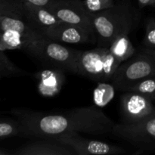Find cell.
<instances>
[{
    "label": "cell",
    "mask_w": 155,
    "mask_h": 155,
    "mask_svg": "<svg viewBox=\"0 0 155 155\" xmlns=\"http://www.w3.org/2000/svg\"><path fill=\"white\" fill-rule=\"evenodd\" d=\"M10 114L19 123V136L36 139L68 133L105 135L111 133L115 125L101 109L94 105L61 112L14 108Z\"/></svg>",
    "instance_id": "1"
},
{
    "label": "cell",
    "mask_w": 155,
    "mask_h": 155,
    "mask_svg": "<svg viewBox=\"0 0 155 155\" xmlns=\"http://www.w3.org/2000/svg\"><path fill=\"white\" fill-rule=\"evenodd\" d=\"M45 38L24 18L0 16V41L7 45L8 50H23L43 63L42 45Z\"/></svg>",
    "instance_id": "2"
},
{
    "label": "cell",
    "mask_w": 155,
    "mask_h": 155,
    "mask_svg": "<svg viewBox=\"0 0 155 155\" xmlns=\"http://www.w3.org/2000/svg\"><path fill=\"white\" fill-rule=\"evenodd\" d=\"M136 15L127 2L115 4L101 12L91 13L92 25L98 45L108 48L117 36L130 33L134 27Z\"/></svg>",
    "instance_id": "3"
},
{
    "label": "cell",
    "mask_w": 155,
    "mask_h": 155,
    "mask_svg": "<svg viewBox=\"0 0 155 155\" xmlns=\"http://www.w3.org/2000/svg\"><path fill=\"white\" fill-rule=\"evenodd\" d=\"M107 47L82 51L78 61V74L97 82L110 81L121 64Z\"/></svg>",
    "instance_id": "4"
},
{
    "label": "cell",
    "mask_w": 155,
    "mask_h": 155,
    "mask_svg": "<svg viewBox=\"0 0 155 155\" xmlns=\"http://www.w3.org/2000/svg\"><path fill=\"white\" fill-rule=\"evenodd\" d=\"M151 77H155V61L151 56L142 51L127 62H123L110 82L115 89L128 91L137 83Z\"/></svg>",
    "instance_id": "5"
},
{
    "label": "cell",
    "mask_w": 155,
    "mask_h": 155,
    "mask_svg": "<svg viewBox=\"0 0 155 155\" xmlns=\"http://www.w3.org/2000/svg\"><path fill=\"white\" fill-rule=\"evenodd\" d=\"M81 51L46 37L42 45L43 63L64 72L78 74V61Z\"/></svg>",
    "instance_id": "6"
},
{
    "label": "cell",
    "mask_w": 155,
    "mask_h": 155,
    "mask_svg": "<svg viewBox=\"0 0 155 155\" xmlns=\"http://www.w3.org/2000/svg\"><path fill=\"white\" fill-rule=\"evenodd\" d=\"M47 139H51L71 148L76 155L119 154L125 152L124 148L121 147L86 139L79 133H68Z\"/></svg>",
    "instance_id": "7"
},
{
    "label": "cell",
    "mask_w": 155,
    "mask_h": 155,
    "mask_svg": "<svg viewBox=\"0 0 155 155\" xmlns=\"http://www.w3.org/2000/svg\"><path fill=\"white\" fill-rule=\"evenodd\" d=\"M46 7L61 22L94 30L91 13L82 0H50Z\"/></svg>",
    "instance_id": "8"
},
{
    "label": "cell",
    "mask_w": 155,
    "mask_h": 155,
    "mask_svg": "<svg viewBox=\"0 0 155 155\" xmlns=\"http://www.w3.org/2000/svg\"><path fill=\"white\" fill-rule=\"evenodd\" d=\"M111 134L136 145L155 143V114L139 122L115 124Z\"/></svg>",
    "instance_id": "9"
},
{
    "label": "cell",
    "mask_w": 155,
    "mask_h": 155,
    "mask_svg": "<svg viewBox=\"0 0 155 155\" xmlns=\"http://www.w3.org/2000/svg\"><path fill=\"white\" fill-rule=\"evenodd\" d=\"M123 123L139 122L155 114V106L148 97L139 92L127 91L120 98Z\"/></svg>",
    "instance_id": "10"
},
{
    "label": "cell",
    "mask_w": 155,
    "mask_h": 155,
    "mask_svg": "<svg viewBox=\"0 0 155 155\" xmlns=\"http://www.w3.org/2000/svg\"><path fill=\"white\" fill-rule=\"evenodd\" d=\"M42 34L51 40L68 44L93 43L97 41L93 30L64 22L46 29Z\"/></svg>",
    "instance_id": "11"
},
{
    "label": "cell",
    "mask_w": 155,
    "mask_h": 155,
    "mask_svg": "<svg viewBox=\"0 0 155 155\" xmlns=\"http://www.w3.org/2000/svg\"><path fill=\"white\" fill-rule=\"evenodd\" d=\"M14 155H76L71 148L51 139H37L18 148Z\"/></svg>",
    "instance_id": "12"
},
{
    "label": "cell",
    "mask_w": 155,
    "mask_h": 155,
    "mask_svg": "<svg viewBox=\"0 0 155 155\" xmlns=\"http://www.w3.org/2000/svg\"><path fill=\"white\" fill-rule=\"evenodd\" d=\"M23 9L24 19L42 34L45 30L61 22L46 6L24 2Z\"/></svg>",
    "instance_id": "13"
},
{
    "label": "cell",
    "mask_w": 155,
    "mask_h": 155,
    "mask_svg": "<svg viewBox=\"0 0 155 155\" xmlns=\"http://www.w3.org/2000/svg\"><path fill=\"white\" fill-rule=\"evenodd\" d=\"M38 90L45 97H53L60 92L65 81L64 71L56 68L45 69L36 74Z\"/></svg>",
    "instance_id": "14"
},
{
    "label": "cell",
    "mask_w": 155,
    "mask_h": 155,
    "mask_svg": "<svg viewBox=\"0 0 155 155\" xmlns=\"http://www.w3.org/2000/svg\"><path fill=\"white\" fill-rule=\"evenodd\" d=\"M108 48L112 54L121 63L131 58L136 52V49L129 38V33H124L117 36Z\"/></svg>",
    "instance_id": "15"
},
{
    "label": "cell",
    "mask_w": 155,
    "mask_h": 155,
    "mask_svg": "<svg viewBox=\"0 0 155 155\" xmlns=\"http://www.w3.org/2000/svg\"><path fill=\"white\" fill-rule=\"evenodd\" d=\"M8 50L7 45L0 41V75L2 77H18L26 75L27 73L15 64L8 58L5 51Z\"/></svg>",
    "instance_id": "16"
},
{
    "label": "cell",
    "mask_w": 155,
    "mask_h": 155,
    "mask_svg": "<svg viewBox=\"0 0 155 155\" xmlns=\"http://www.w3.org/2000/svg\"><path fill=\"white\" fill-rule=\"evenodd\" d=\"M106 82H101L95 88L94 92V100L97 106H104L112 99L114 95L115 88L112 84L105 83Z\"/></svg>",
    "instance_id": "17"
},
{
    "label": "cell",
    "mask_w": 155,
    "mask_h": 155,
    "mask_svg": "<svg viewBox=\"0 0 155 155\" xmlns=\"http://www.w3.org/2000/svg\"><path fill=\"white\" fill-rule=\"evenodd\" d=\"M7 15L24 18L23 3L20 0H0V16Z\"/></svg>",
    "instance_id": "18"
},
{
    "label": "cell",
    "mask_w": 155,
    "mask_h": 155,
    "mask_svg": "<svg viewBox=\"0 0 155 155\" xmlns=\"http://www.w3.org/2000/svg\"><path fill=\"white\" fill-rule=\"evenodd\" d=\"M128 91L139 92L155 101V77H148L132 86Z\"/></svg>",
    "instance_id": "19"
},
{
    "label": "cell",
    "mask_w": 155,
    "mask_h": 155,
    "mask_svg": "<svg viewBox=\"0 0 155 155\" xmlns=\"http://www.w3.org/2000/svg\"><path fill=\"white\" fill-rule=\"evenodd\" d=\"M19 123L17 120H0V139L19 136Z\"/></svg>",
    "instance_id": "20"
},
{
    "label": "cell",
    "mask_w": 155,
    "mask_h": 155,
    "mask_svg": "<svg viewBox=\"0 0 155 155\" xmlns=\"http://www.w3.org/2000/svg\"><path fill=\"white\" fill-rule=\"evenodd\" d=\"M83 3L86 8L90 13L105 10L115 5L114 0H84Z\"/></svg>",
    "instance_id": "21"
},
{
    "label": "cell",
    "mask_w": 155,
    "mask_h": 155,
    "mask_svg": "<svg viewBox=\"0 0 155 155\" xmlns=\"http://www.w3.org/2000/svg\"><path fill=\"white\" fill-rule=\"evenodd\" d=\"M144 44L146 48L155 49V18H150L147 21Z\"/></svg>",
    "instance_id": "22"
},
{
    "label": "cell",
    "mask_w": 155,
    "mask_h": 155,
    "mask_svg": "<svg viewBox=\"0 0 155 155\" xmlns=\"http://www.w3.org/2000/svg\"><path fill=\"white\" fill-rule=\"evenodd\" d=\"M22 3H30V4L36 5L47 6L49 3L50 0H20Z\"/></svg>",
    "instance_id": "23"
},
{
    "label": "cell",
    "mask_w": 155,
    "mask_h": 155,
    "mask_svg": "<svg viewBox=\"0 0 155 155\" xmlns=\"http://www.w3.org/2000/svg\"><path fill=\"white\" fill-rule=\"evenodd\" d=\"M137 1L141 8L147 7V6L155 7V0H137Z\"/></svg>",
    "instance_id": "24"
},
{
    "label": "cell",
    "mask_w": 155,
    "mask_h": 155,
    "mask_svg": "<svg viewBox=\"0 0 155 155\" xmlns=\"http://www.w3.org/2000/svg\"><path fill=\"white\" fill-rule=\"evenodd\" d=\"M142 51H144L145 53L148 54V55L151 56L155 61V49H153V48H145L142 50Z\"/></svg>",
    "instance_id": "25"
},
{
    "label": "cell",
    "mask_w": 155,
    "mask_h": 155,
    "mask_svg": "<svg viewBox=\"0 0 155 155\" xmlns=\"http://www.w3.org/2000/svg\"><path fill=\"white\" fill-rule=\"evenodd\" d=\"M13 154V153L10 152V151H7L6 149L4 148H0V155H10Z\"/></svg>",
    "instance_id": "26"
},
{
    "label": "cell",
    "mask_w": 155,
    "mask_h": 155,
    "mask_svg": "<svg viewBox=\"0 0 155 155\" xmlns=\"http://www.w3.org/2000/svg\"><path fill=\"white\" fill-rule=\"evenodd\" d=\"M1 77H2V76H1V75H0V79H1Z\"/></svg>",
    "instance_id": "27"
}]
</instances>
